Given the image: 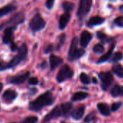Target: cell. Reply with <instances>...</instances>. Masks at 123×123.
I'll list each match as a JSON object with an SVG mask.
<instances>
[{
    "label": "cell",
    "mask_w": 123,
    "mask_h": 123,
    "mask_svg": "<svg viewBox=\"0 0 123 123\" xmlns=\"http://www.w3.org/2000/svg\"><path fill=\"white\" fill-rule=\"evenodd\" d=\"M31 73L30 72H26L23 74L21 75H15V76H10L9 78H7V81L10 83H12V84H22L24 82H25L29 76H30Z\"/></svg>",
    "instance_id": "9c48e42d"
},
{
    "label": "cell",
    "mask_w": 123,
    "mask_h": 123,
    "mask_svg": "<svg viewBox=\"0 0 123 123\" xmlns=\"http://www.w3.org/2000/svg\"><path fill=\"white\" fill-rule=\"evenodd\" d=\"M74 75L73 70L68 65H65L61 68L56 75V80L58 83H62L65 80L73 78Z\"/></svg>",
    "instance_id": "8992f818"
},
{
    "label": "cell",
    "mask_w": 123,
    "mask_h": 123,
    "mask_svg": "<svg viewBox=\"0 0 123 123\" xmlns=\"http://www.w3.org/2000/svg\"><path fill=\"white\" fill-rule=\"evenodd\" d=\"M80 80L85 85H88V84H90L91 83L90 77L85 73H82L80 75Z\"/></svg>",
    "instance_id": "4316f807"
},
{
    "label": "cell",
    "mask_w": 123,
    "mask_h": 123,
    "mask_svg": "<svg viewBox=\"0 0 123 123\" xmlns=\"http://www.w3.org/2000/svg\"><path fill=\"white\" fill-rule=\"evenodd\" d=\"M28 54V48L25 43H23L18 49V54L15 55L9 62H6L7 70L13 68L24 61Z\"/></svg>",
    "instance_id": "7a4b0ae2"
},
{
    "label": "cell",
    "mask_w": 123,
    "mask_h": 123,
    "mask_svg": "<svg viewBox=\"0 0 123 123\" xmlns=\"http://www.w3.org/2000/svg\"><path fill=\"white\" fill-rule=\"evenodd\" d=\"M96 114H95V112H94V111H92V112L89 113V114L86 117V118H85V119H84V122H85L86 123H90V122H91L96 120Z\"/></svg>",
    "instance_id": "4dcf8cb0"
},
{
    "label": "cell",
    "mask_w": 123,
    "mask_h": 123,
    "mask_svg": "<svg viewBox=\"0 0 123 123\" xmlns=\"http://www.w3.org/2000/svg\"><path fill=\"white\" fill-rule=\"evenodd\" d=\"M2 88H3V84L0 82V92L2 91Z\"/></svg>",
    "instance_id": "ab89813d"
},
{
    "label": "cell",
    "mask_w": 123,
    "mask_h": 123,
    "mask_svg": "<svg viewBox=\"0 0 123 123\" xmlns=\"http://www.w3.org/2000/svg\"><path fill=\"white\" fill-rule=\"evenodd\" d=\"M61 123H66V122H64V121H62V122H61Z\"/></svg>",
    "instance_id": "7bdbcfd3"
},
{
    "label": "cell",
    "mask_w": 123,
    "mask_h": 123,
    "mask_svg": "<svg viewBox=\"0 0 123 123\" xmlns=\"http://www.w3.org/2000/svg\"><path fill=\"white\" fill-rule=\"evenodd\" d=\"M114 23L120 28H123V16H120L114 20Z\"/></svg>",
    "instance_id": "d6a6232c"
},
{
    "label": "cell",
    "mask_w": 123,
    "mask_h": 123,
    "mask_svg": "<svg viewBox=\"0 0 123 123\" xmlns=\"http://www.w3.org/2000/svg\"><path fill=\"white\" fill-rule=\"evenodd\" d=\"M55 0H46V7H47L48 10H51L54 7Z\"/></svg>",
    "instance_id": "e575fe53"
},
{
    "label": "cell",
    "mask_w": 123,
    "mask_h": 123,
    "mask_svg": "<svg viewBox=\"0 0 123 123\" xmlns=\"http://www.w3.org/2000/svg\"><path fill=\"white\" fill-rule=\"evenodd\" d=\"M98 78L101 81V88L106 91L114 81V78L110 72H101L98 73Z\"/></svg>",
    "instance_id": "52a82bcc"
},
{
    "label": "cell",
    "mask_w": 123,
    "mask_h": 123,
    "mask_svg": "<svg viewBox=\"0 0 123 123\" xmlns=\"http://www.w3.org/2000/svg\"><path fill=\"white\" fill-rule=\"evenodd\" d=\"M74 7H75L74 4L72 2H65L62 4V8H63L65 12L70 13V12H72L73 10Z\"/></svg>",
    "instance_id": "484cf974"
},
{
    "label": "cell",
    "mask_w": 123,
    "mask_h": 123,
    "mask_svg": "<svg viewBox=\"0 0 123 123\" xmlns=\"http://www.w3.org/2000/svg\"><path fill=\"white\" fill-rule=\"evenodd\" d=\"M92 38H93V36L90 32H88L87 31H83L80 35V44L83 48L86 47L89 44L91 41L92 40Z\"/></svg>",
    "instance_id": "7c38bea8"
},
{
    "label": "cell",
    "mask_w": 123,
    "mask_h": 123,
    "mask_svg": "<svg viewBox=\"0 0 123 123\" xmlns=\"http://www.w3.org/2000/svg\"><path fill=\"white\" fill-rule=\"evenodd\" d=\"M18 97V93L12 89H8L5 91L2 95V98L7 101H14Z\"/></svg>",
    "instance_id": "ac0fdd59"
},
{
    "label": "cell",
    "mask_w": 123,
    "mask_h": 123,
    "mask_svg": "<svg viewBox=\"0 0 123 123\" xmlns=\"http://www.w3.org/2000/svg\"><path fill=\"white\" fill-rule=\"evenodd\" d=\"M42 65H42V68H44L46 67V62H43Z\"/></svg>",
    "instance_id": "b9f144b4"
},
{
    "label": "cell",
    "mask_w": 123,
    "mask_h": 123,
    "mask_svg": "<svg viewBox=\"0 0 123 123\" xmlns=\"http://www.w3.org/2000/svg\"><path fill=\"white\" fill-rule=\"evenodd\" d=\"M93 0H80L79 7L77 12V17L80 23H83L85 18L88 15L92 7Z\"/></svg>",
    "instance_id": "3957f363"
},
{
    "label": "cell",
    "mask_w": 123,
    "mask_h": 123,
    "mask_svg": "<svg viewBox=\"0 0 123 123\" xmlns=\"http://www.w3.org/2000/svg\"><path fill=\"white\" fill-rule=\"evenodd\" d=\"M97 108H98V110L99 111V112L101 113V114H102L105 117H108L110 115L111 110H110L109 106L106 104L98 103L97 105Z\"/></svg>",
    "instance_id": "ffe728a7"
},
{
    "label": "cell",
    "mask_w": 123,
    "mask_h": 123,
    "mask_svg": "<svg viewBox=\"0 0 123 123\" xmlns=\"http://www.w3.org/2000/svg\"><path fill=\"white\" fill-rule=\"evenodd\" d=\"M65 40H66V34L65 33H62L59 36V41H58V43L56 45V50L57 51L63 46V44L65 42Z\"/></svg>",
    "instance_id": "83f0119b"
},
{
    "label": "cell",
    "mask_w": 123,
    "mask_h": 123,
    "mask_svg": "<svg viewBox=\"0 0 123 123\" xmlns=\"http://www.w3.org/2000/svg\"><path fill=\"white\" fill-rule=\"evenodd\" d=\"M38 83V80L36 78H31L28 80V83L31 86H36Z\"/></svg>",
    "instance_id": "d590c367"
},
{
    "label": "cell",
    "mask_w": 123,
    "mask_h": 123,
    "mask_svg": "<svg viewBox=\"0 0 123 123\" xmlns=\"http://www.w3.org/2000/svg\"><path fill=\"white\" fill-rule=\"evenodd\" d=\"M25 20V14L22 12H18L15 15H14L12 17H11L7 21L0 24V30L3 28H6L7 27H16L23 23Z\"/></svg>",
    "instance_id": "277c9868"
},
{
    "label": "cell",
    "mask_w": 123,
    "mask_h": 123,
    "mask_svg": "<svg viewBox=\"0 0 123 123\" xmlns=\"http://www.w3.org/2000/svg\"><path fill=\"white\" fill-rule=\"evenodd\" d=\"M93 51L96 54H102L104 51V47L101 43H97L93 46Z\"/></svg>",
    "instance_id": "f546056e"
},
{
    "label": "cell",
    "mask_w": 123,
    "mask_h": 123,
    "mask_svg": "<svg viewBox=\"0 0 123 123\" xmlns=\"http://www.w3.org/2000/svg\"><path fill=\"white\" fill-rule=\"evenodd\" d=\"M111 95L113 97H118V96H123V86L120 85H115L110 91Z\"/></svg>",
    "instance_id": "44dd1931"
},
{
    "label": "cell",
    "mask_w": 123,
    "mask_h": 123,
    "mask_svg": "<svg viewBox=\"0 0 123 123\" xmlns=\"http://www.w3.org/2000/svg\"><path fill=\"white\" fill-rule=\"evenodd\" d=\"M71 15L69 12H65L63 15H62L59 20V28L60 30H64L67 25L68 24L70 20Z\"/></svg>",
    "instance_id": "5bb4252c"
},
{
    "label": "cell",
    "mask_w": 123,
    "mask_h": 123,
    "mask_svg": "<svg viewBox=\"0 0 123 123\" xmlns=\"http://www.w3.org/2000/svg\"><path fill=\"white\" fill-rule=\"evenodd\" d=\"M78 38L77 37H74L71 41V44H70L69 52H68V60L70 62H73L75 60V54L78 50Z\"/></svg>",
    "instance_id": "30bf717a"
},
{
    "label": "cell",
    "mask_w": 123,
    "mask_h": 123,
    "mask_svg": "<svg viewBox=\"0 0 123 123\" xmlns=\"http://www.w3.org/2000/svg\"><path fill=\"white\" fill-rule=\"evenodd\" d=\"M46 26V22L41 14L36 13L29 23V28L33 32H38L43 30Z\"/></svg>",
    "instance_id": "5b68a950"
},
{
    "label": "cell",
    "mask_w": 123,
    "mask_h": 123,
    "mask_svg": "<svg viewBox=\"0 0 123 123\" xmlns=\"http://www.w3.org/2000/svg\"><path fill=\"white\" fill-rule=\"evenodd\" d=\"M62 109V111L64 113V117L65 116H68L69 114L70 113V111L73 109V104L70 102H66L64 104H62L60 105Z\"/></svg>",
    "instance_id": "cb8c5ba5"
},
{
    "label": "cell",
    "mask_w": 123,
    "mask_h": 123,
    "mask_svg": "<svg viewBox=\"0 0 123 123\" xmlns=\"http://www.w3.org/2000/svg\"><path fill=\"white\" fill-rule=\"evenodd\" d=\"M105 21V19L102 17H100V16H93V17H91L86 23V25L89 28H92V27H94L96 25H99L102 23H104Z\"/></svg>",
    "instance_id": "2e32d148"
},
{
    "label": "cell",
    "mask_w": 123,
    "mask_h": 123,
    "mask_svg": "<svg viewBox=\"0 0 123 123\" xmlns=\"http://www.w3.org/2000/svg\"><path fill=\"white\" fill-rule=\"evenodd\" d=\"M16 9H17V7L15 5H11V4L0 8V18H2V17L10 14V12L15 11Z\"/></svg>",
    "instance_id": "d6986e66"
},
{
    "label": "cell",
    "mask_w": 123,
    "mask_h": 123,
    "mask_svg": "<svg viewBox=\"0 0 123 123\" xmlns=\"http://www.w3.org/2000/svg\"><path fill=\"white\" fill-rule=\"evenodd\" d=\"M96 36H97V38L101 41L103 43H108L110 41L113 40V38H111V37H109L106 34H105L103 32H101V31H98L96 33Z\"/></svg>",
    "instance_id": "d4e9b609"
},
{
    "label": "cell",
    "mask_w": 123,
    "mask_h": 123,
    "mask_svg": "<svg viewBox=\"0 0 123 123\" xmlns=\"http://www.w3.org/2000/svg\"><path fill=\"white\" fill-rule=\"evenodd\" d=\"M121 105H122V103L121 102H115V103H113L111 106V111H117L120 107H121Z\"/></svg>",
    "instance_id": "836d02e7"
},
{
    "label": "cell",
    "mask_w": 123,
    "mask_h": 123,
    "mask_svg": "<svg viewBox=\"0 0 123 123\" xmlns=\"http://www.w3.org/2000/svg\"><path fill=\"white\" fill-rule=\"evenodd\" d=\"M54 102V96L50 91H46L34 101L29 103V109L32 111H39L46 106H51Z\"/></svg>",
    "instance_id": "6da1fadb"
},
{
    "label": "cell",
    "mask_w": 123,
    "mask_h": 123,
    "mask_svg": "<svg viewBox=\"0 0 123 123\" xmlns=\"http://www.w3.org/2000/svg\"><path fill=\"white\" fill-rule=\"evenodd\" d=\"M115 46H116V43H113L111 44L110 49H109V51H108L105 54H104L102 56H101V57L98 59V61L96 62V63H97V64H101V63H104V62H105L108 61V60L110 59V57H111V54H112V53H113V51H114V49Z\"/></svg>",
    "instance_id": "e0dca14e"
},
{
    "label": "cell",
    "mask_w": 123,
    "mask_h": 123,
    "mask_svg": "<svg viewBox=\"0 0 123 123\" xmlns=\"http://www.w3.org/2000/svg\"><path fill=\"white\" fill-rule=\"evenodd\" d=\"M16 27H7L5 29L4 35L2 37V41L5 44H8L12 42L14 31L16 30Z\"/></svg>",
    "instance_id": "8fae6325"
},
{
    "label": "cell",
    "mask_w": 123,
    "mask_h": 123,
    "mask_svg": "<svg viewBox=\"0 0 123 123\" xmlns=\"http://www.w3.org/2000/svg\"><path fill=\"white\" fill-rule=\"evenodd\" d=\"M52 50H53V46L52 45H49V46H47V47L46 48V49H45V53L46 54H48V53H50V52H51L52 51Z\"/></svg>",
    "instance_id": "74e56055"
},
{
    "label": "cell",
    "mask_w": 123,
    "mask_h": 123,
    "mask_svg": "<svg viewBox=\"0 0 123 123\" xmlns=\"http://www.w3.org/2000/svg\"><path fill=\"white\" fill-rule=\"evenodd\" d=\"M38 120V117L36 116H29L25 118L22 123H36Z\"/></svg>",
    "instance_id": "f1b7e54d"
},
{
    "label": "cell",
    "mask_w": 123,
    "mask_h": 123,
    "mask_svg": "<svg viewBox=\"0 0 123 123\" xmlns=\"http://www.w3.org/2000/svg\"><path fill=\"white\" fill-rule=\"evenodd\" d=\"M119 10L123 13V5H121V6H119Z\"/></svg>",
    "instance_id": "f35d334b"
},
{
    "label": "cell",
    "mask_w": 123,
    "mask_h": 123,
    "mask_svg": "<svg viewBox=\"0 0 123 123\" xmlns=\"http://www.w3.org/2000/svg\"><path fill=\"white\" fill-rule=\"evenodd\" d=\"M18 46H17V44L15 42L12 41L11 43V51H18Z\"/></svg>",
    "instance_id": "8d00e7d4"
},
{
    "label": "cell",
    "mask_w": 123,
    "mask_h": 123,
    "mask_svg": "<svg viewBox=\"0 0 123 123\" xmlns=\"http://www.w3.org/2000/svg\"><path fill=\"white\" fill-rule=\"evenodd\" d=\"M93 83H94L95 84H96V83H97V80H96L95 78H93Z\"/></svg>",
    "instance_id": "60d3db41"
},
{
    "label": "cell",
    "mask_w": 123,
    "mask_h": 123,
    "mask_svg": "<svg viewBox=\"0 0 123 123\" xmlns=\"http://www.w3.org/2000/svg\"><path fill=\"white\" fill-rule=\"evenodd\" d=\"M112 72L119 78L123 79V67L119 64L114 65L111 68Z\"/></svg>",
    "instance_id": "603a6c76"
},
{
    "label": "cell",
    "mask_w": 123,
    "mask_h": 123,
    "mask_svg": "<svg viewBox=\"0 0 123 123\" xmlns=\"http://www.w3.org/2000/svg\"><path fill=\"white\" fill-rule=\"evenodd\" d=\"M12 123H15V122H12Z\"/></svg>",
    "instance_id": "ee69618b"
},
{
    "label": "cell",
    "mask_w": 123,
    "mask_h": 123,
    "mask_svg": "<svg viewBox=\"0 0 123 123\" xmlns=\"http://www.w3.org/2000/svg\"><path fill=\"white\" fill-rule=\"evenodd\" d=\"M49 62H50L51 70H54L58 66H59L61 64L63 63V60L61 57H59L58 56H56L54 54H51L49 57Z\"/></svg>",
    "instance_id": "9a60e30c"
},
{
    "label": "cell",
    "mask_w": 123,
    "mask_h": 123,
    "mask_svg": "<svg viewBox=\"0 0 123 123\" xmlns=\"http://www.w3.org/2000/svg\"><path fill=\"white\" fill-rule=\"evenodd\" d=\"M88 96V93H87L86 92H83V91L76 92L72 96V101H81V100H83V99L86 98Z\"/></svg>",
    "instance_id": "7402d4cb"
},
{
    "label": "cell",
    "mask_w": 123,
    "mask_h": 123,
    "mask_svg": "<svg viewBox=\"0 0 123 123\" xmlns=\"http://www.w3.org/2000/svg\"><path fill=\"white\" fill-rule=\"evenodd\" d=\"M122 58V54L120 51H117L116 53H114V54L112 56L111 59V62H117L121 60Z\"/></svg>",
    "instance_id": "1f68e13d"
},
{
    "label": "cell",
    "mask_w": 123,
    "mask_h": 123,
    "mask_svg": "<svg viewBox=\"0 0 123 123\" xmlns=\"http://www.w3.org/2000/svg\"><path fill=\"white\" fill-rule=\"evenodd\" d=\"M86 106L84 105H80L79 106L76 107L73 111L71 112L72 117L75 120H80L84 115Z\"/></svg>",
    "instance_id": "4fadbf2b"
},
{
    "label": "cell",
    "mask_w": 123,
    "mask_h": 123,
    "mask_svg": "<svg viewBox=\"0 0 123 123\" xmlns=\"http://www.w3.org/2000/svg\"><path fill=\"white\" fill-rule=\"evenodd\" d=\"M61 116H64V113L62 111L60 106H56L54 108H53L49 113H48L43 118V122H47L53 119L57 118Z\"/></svg>",
    "instance_id": "ba28073f"
}]
</instances>
